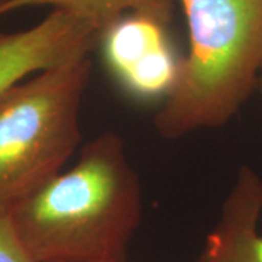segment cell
<instances>
[{"label":"cell","mask_w":262,"mask_h":262,"mask_svg":"<svg viewBox=\"0 0 262 262\" xmlns=\"http://www.w3.org/2000/svg\"><path fill=\"white\" fill-rule=\"evenodd\" d=\"M8 219L34 262L127 259L143 219V188L121 136L103 131L88 141L72 168Z\"/></svg>","instance_id":"cell-1"},{"label":"cell","mask_w":262,"mask_h":262,"mask_svg":"<svg viewBox=\"0 0 262 262\" xmlns=\"http://www.w3.org/2000/svg\"><path fill=\"white\" fill-rule=\"evenodd\" d=\"M188 27L179 79L153 118L162 139L223 127L258 86L262 0H178Z\"/></svg>","instance_id":"cell-2"},{"label":"cell","mask_w":262,"mask_h":262,"mask_svg":"<svg viewBox=\"0 0 262 262\" xmlns=\"http://www.w3.org/2000/svg\"><path fill=\"white\" fill-rule=\"evenodd\" d=\"M92 61L79 57L22 80L0 98V215L57 177L80 141Z\"/></svg>","instance_id":"cell-3"},{"label":"cell","mask_w":262,"mask_h":262,"mask_svg":"<svg viewBox=\"0 0 262 262\" xmlns=\"http://www.w3.org/2000/svg\"><path fill=\"white\" fill-rule=\"evenodd\" d=\"M98 44L110 75L137 101H165L178 82L182 58L159 19L127 13L101 31Z\"/></svg>","instance_id":"cell-4"},{"label":"cell","mask_w":262,"mask_h":262,"mask_svg":"<svg viewBox=\"0 0 262 262\" xmlns=\"http://www.w3.org/2000/svg\"><path fill=\"white\" fill-rule=\"evenodd\" d=\"M99 35L95 24L60 9L31 28L0 34V98L31 76L89 56Z\"/></svg>","instance_id":"cell-5"},{"label":"cell","mask_w":262,"mask_h":262,"mask_svg":"<svg viewBox=\"0 0 262 262\" xmlns=\"http://www.w3.org/2000/svg\"><path fill=\"white\" fill-rule=\"evenodd\" d=\"M262 177L242 166L195 262H262Z\"/></svg>","instance_id":"cell-6"},{"label":"cell","mask_w":262,"mask_h":262,"mask_svg":"<svg viewBox=\"0 0 262 262\" xmlns=\"http://www.w3.org/2000/svg\"><path fill=\"white\" fill-rule=\"evenodd\" d=\"M175 0H5L0 3V16L15 10L37 6L70 12L88 19L102 31L113 20L127 13H141L159 19L168 25Z\"/></svg>","instance_id":"cell-7"},{"label":"cell","mask_w":262,"mask_h":262,"mask_svg":"<svg viewBox=\"0 0 262 262\" xmlns=\"http://www.w3.org/2000/svg\"><path fill=\"white\" fill-rule=\"evenodd\" d=\"M0 262H34L22 246L8 217L0 215Z\"/></svg>","instance_id":"cell-8"},{"label":"cell","mask_w":262,"mask_h":262,"mask_svg":"<svg viewBox=\"0 0 262 262\" xmlns=\"http://www.w3.org/2000/svg\"><path fill=\"white\" fill-rule=\"evenodd\" d=\"M256 89L259 91V94L262 96V69H261V75H259V79H258V86H256Z\"/></svg>","instance_id":"cell-9"},{"label":"cell","mask_w":262,"mask_h":262,"mask_svg":"<svg viewBox=\"0 0 262 262\" xmlns=\"http://www.w3.org/2000/svg\"><path fill=\"white\" fill-rule=\"evenodd\" d=\"M101 262H128V259H118V261H101Z\"/></svg>","instance_id":"cell-10"},{"label":"cell","mask_w":262,"mask_h":262,"mask_svg":"<svg viewBox=\"0 0 262 262\" xmlns=\"http://www.w3.org/2000/svg\"><path fill=\"white\" fill-rule=\"evenodd\" d=\"M2 2H5V0H0V3H2Z\"/></svg>","instance_id":"cell-11"}]
</instances>
